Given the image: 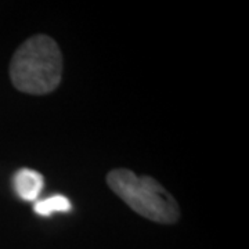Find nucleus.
I'll list each match as a JSON object with an SVG mask.
<instances>
[{
	"mask_svg": "<svg viewBox=\"0 0 249 249\" xmlns=\"http://www.w3.org/2000/svg\"><path fill=\"white\" fill-rule=\"evenodd\" d=\"M71 209V201L61 194L49 196L46 199L37 201L34 205V212L39 216H43V217H49L53 213H65V212H70Z\"/></svg>",
	"mask_w": 249,
	"mask_h": 249,
	"instance_id": "nucleus-4",
	"label": "nucleus"
},
{
	"mask_svg": "<svg viewBox=\"0 0 249 249\" xmlns=\"http://www.w3.org/2000/svg\"><path fill=\"white\" fill-rule=\"evenodd\" d=\"M62 55L52 37L36 35L18 47L10 64L14 88L28 94H47L61 80Z\"/></svg>",
	"mask_w": 249,
	"mask_h": 249,
	"instance_id": "nucleus-1",
	"label": "nucleus"
},
{
	"mask_svg": "<svg viewBox=\"0 0 249 249\" xmlns=\"http://www.w3.org/2000/svg\"><path fill=\"white\" fill-rule=\"evenodd\" d=\"M43 176L39 172L32 169H19L13 178V187L17 196L28 202L37 199V196L43 190Z\"/></svg>",
	"mask_w": 249,
	"mask_h": 249,
	"instance_id": "nucleus-3",
	"label": "nucleus"
},
{
	"mask_svg": "<svg viewBox=\"0 0 249 249\" xmlns=\"http://www.w3.org/2000/svg\"><path fill=\"white\" fill-rule=\"evenodd\" d=\"M108 187L134 212L157 223H176L180 216L176 199L150 176H137L129 169H114Z\"/></svg>",
	"mask_w": 249,
	"mask_h": 249,
	"instance_id": "nucleus-2",
	"label": "nucleus"
}]
</instances>
